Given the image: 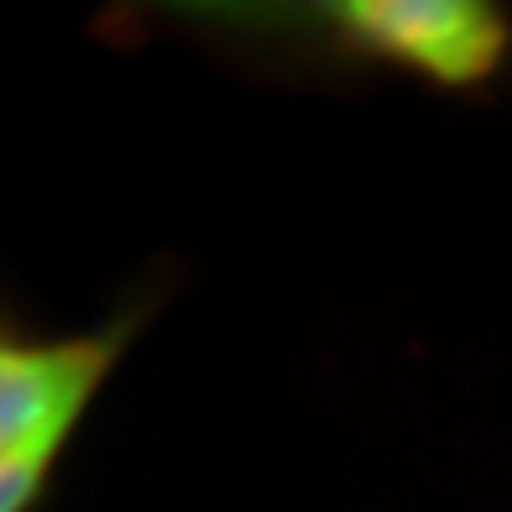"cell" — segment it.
Masks as SVG:
<instances>
[{
  "label": "cell",
  "instance_id": "2",
  "mask_svg": "<svg viewBox=\"0 0 512 512\" xmlns=\"http://www.w3.org/2000/svg\"><path fill=\"white\" fill-rule=\"evenodd\" d=\"M335 16L366 48L424 68L445 84H471L492 74L507 48L502 11L476 6V0H345Z\"/></svg>",
  "mask_w": 512,
  "mask_h": 512
},
{
  "label": "cell",
  "instance_id": "1",
  "mask_svg": "<svg viewBox=\"0 0 512 512\" xmlns=\"http://www.w3.org/2000/svg\"><path fill=\"white\" fill-rule=\"evenodd\" d=\"M110 340L27 345L0 356V512H21L63 450L89 392L110 371Z\"/></svg>",
  "mask_w": 512,
  "mask_h": 512
}]
</instances>
